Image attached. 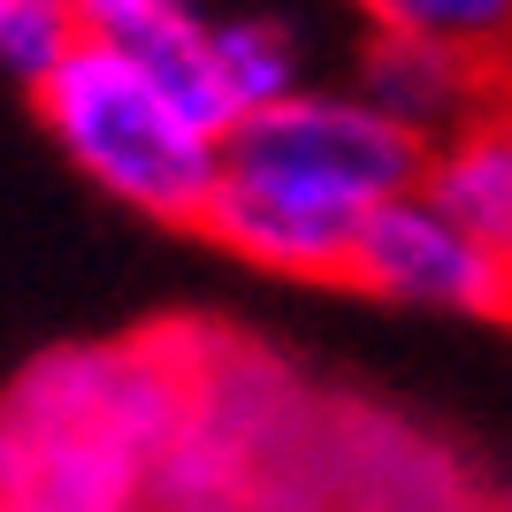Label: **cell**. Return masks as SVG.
Returning a JSON list of instances; mask_svg holds the SVG:
<instances>
[{
    "label": "cell",
    "instance_id": "1",
    "mask_svg": "<svg viewBox=\"0 0 512 512\" xmlns=\"http://www.w3.org/2000/svg\"><path fill=\"white\" fill-rule=\"evenodd\" d=\"M428 146L406 138L360 85H299L222 130V184L207 199L214 253L283 283H344L352 245L383 199L413 192Z\"/></svg>",
    "mask_w": 512,
    "mask_h": 512
},
{
    "label": "cell",
    "instance_id": "2",
    "mask_svg": "<svg viewBox=\"0 0 512 512\" xmlns=\"http://www.w3.org/2000/svg\"><path fill=\"white\" fill-rule=\"evenodd\" d=\"M176 344L184 329L69 344L23 367L0 398V512H153L207 390Z\"/></svg>",
    "mask_w": 512,
    "mask_h": 512
},
{
    "label": "cell",
    "instance_id": "3",
    "mask_svg": "<svg viewBox=\"0 0 512 512\" xmlns=\"http://www.w3.org/2000/svg\"><path fill=\"white\" fill-rule=\"evenodd\" d=\"M31 107L92 192L169 230L207 222V199L222 184V123L184 107L169 85H153L138 62L77 31L69 54L31 85Z\"/></svg>",
    "mask_w": 512,
    "mask_h": 512
},
{
    "label": "cell",
    "instance_id": "4",
    "mask_svg": "<svg viewBox=\"0 0 512 512\" xmlns=\"http://www.w3.org/2000/svg\"><path fill=\"white\" fill-rule=\"evenodd\" d=\"M344 283L383 306H406V314L512 321V268L421 184L367 214Z\"/></svg>",
    "mask_w": 512,
    "mask_h": 512
},
{
    "label": "cell",
    "instance_id": "5",
    "mask_svg": "<svg viewBox=\"0 0 512 512\" xmlns=\"http://www.w3.org/2000/svg\"><path fill=\"white\" fill-rule=\"evenodd\" d=\"M352 85L383 107L406 138L444 146L459 123H474V115L490 107V92L505 85V77L482 69L474 54H459V46L406 39V31H367L360 62H352Z\"/></svg>",
    "mask_w": 512,
    "mask_h": 512
},
{
    "label": "cell",
    "instance_id": "6",
    "mask_svg": "<svg viewBox=\"0 0 512 512\" xmlns=\"http://www.w3.org/2000/svg\"><path fill=\"white\" fill-rule=\"evenodd\" d=\"M77 31H85L92 46H107V54L138 62L153 85H169L184 107H199L207 123L230 130L207 0H77Z\"/></svg>",
    "mask_w": 512,
    "mask_h": 512
},
{
    "label": "cell",
    "instance_id": "7",
    "mask_svg": "<svg viewBox=\"0 0 512 512\" xmlns=\"http://www.w3.org/2000/svg\"><path fill=\"white\" fill-rule=\"evenodd\" d=\"M421 192H436L512 268V85H497L490 107L459 123L444 146H428Z\"/></svg>",
    "mask_w": 512,
    "mask_h": 512
},
{
    "label": "cell",
    "instance_id": "8",
    "mask_svg": "<svg viewBox=\"0 0 512 512\" xmlns=\"http://www.w3.org/2000/svg\"><path fill=\"white\" fill-rule=\"evenodd\" d=\"M214 69H222V100L237 123L306 85V46L276 8H214Z\"/></svg>",
    "mask_w": 512,
    "mask_h": 512
},
{
    "label": "cell",
    "instance_id": "9",
    "mask_svg": "<svg viewBox=\"0 0 512 512\" xmlns=\"http://www.w3.org/2000/svg\"><path fill=\"white\" fill-rule=\"evenodd\" d=\"M367 31H406V39H436L474 54L512 85V0H344Z\"/></svg>",
    "mask_w": 512,
    "mask_h": 512
},
{
    "label": "cell",
    "instance_id": "10",
    "mask_svg": "<svg viewBox=\"0 0 512 512\" xmlns=\"http://www.w3.org/2000/svg\"><path fill=\"white\" fill-rule=\"evenodd\" d=\"M77 16L69 8H39V0H0V77H16L23 92L69 54Z\"/></svg>",
    "mask_w": 512,
    "mask_h": 512
},
{
    "label": "cell",
    "instance_id": "11",
    "mask_svg": "<svg viewBox=\"0 0 512 512\" xmlns=\"http://www.w3.org/2000/svg\"><path fill=\"white\" fill-rule=\"evenodd\" d=\"M39 8H69V16H77V0H39Z\"/></svg>",
    "mask_w": 512,
    "mask_h": 512
}]
</instances>
